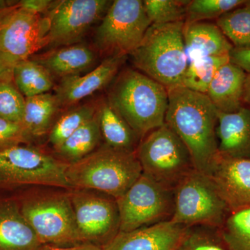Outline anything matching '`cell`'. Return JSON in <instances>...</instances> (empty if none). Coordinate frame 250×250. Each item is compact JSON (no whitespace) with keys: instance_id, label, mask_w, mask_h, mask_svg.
Here are the masks:
<instances>
[{"instance_id":"6da1fadb","label":"cell","mask_w":250,"mask_h":250,"mask_svg":"<svg viewBox=\"0 0 250 250\" xmlns=\"http://www.w3.org/2000/svg\"><path fill=\"white\" fill-rule=\"evenodd\" d=\"M167 92L166 124L187 146L195 170L207 174L218 156V110L206 94L183 86Z\"/></svg>"},{"instance_id":"7a4b0ae2","label":"cell","mask_w":250,"mask_h":250,"mask_svg":"<svg viewBox=\"0 0 250 250\" xmlns=\"http://www.w3.org/2000/svg\"><path fill=\"white\" fill-rule=\"evenodd\" d=\"M106 99L141 139L166 124L168 92L141 72L129 67L120 72Z\"/></svg>"},{"instance_id":"3957f363","label":"cell","mask_w":250,"mask_h":250,"mask_svg":"<svg viewBox=\"0 0 250 250\" xmlns=\"http://www.w3.org/2000/svg\"><path fill=\"white\" fill-rule=\"evenodd\" d=\"M136 152L118 150L105 145L77 162L68 164L70 187L95 190L119 198L142 175Z\"/></svg>"},{"instance_id":"277c9868","label":"cell","mask_w":250,"mask_h":250,"mask_svg":"<svg viewBox=\"0 0 250 250\" xmlns=\"http://www.w3.org/2000/svg\"><path fill=\"white\" fill-rule=\"evenodd\" d=\"M185 22L152 24L131 56L140 72L167 90L182 86L188 62L184 40Z\"/></svg>"},{"instance_id":"5b68a950","label":"cell","mask_w":250,"mask_h":250,"mask_svg":"<svg viewBox=\"0 0 250 250\" xmlns=\"http://www.w3.org/2000/svg\"><path fill=\"white\" fill-rule=\"evenodd\" d=\"M136 152L143 174L173 191L195 170L187 146L166 124L145 136Z\"/></svg>"},{"instance_id":"8992f818","label":"cell","mask_w":250,"mask_h":250,"mask_svg":"<svg viewBox=\"0 0 250 250\" xmlns=\"http://www.w3.org/2000/svg\"><path fill=\"white\" fill-rule=\"evenodd\" d=\"M20 206L43 246L69 247L84 243L69 193L36 194L26 197Z\"/></svg>"},{"instance_id":"52a82bcc","label":"cell","mask_w":250,"mask_h":250,"mask_svg":"<svg viewBox=\"0 0 250 250\" xmlns=\"http://www.w3.org/2000/svg\"><path fill=\"white\" fill-rule=\"evenodd\" d=\"M229 213L212 181L200 171H192L174 189L172 223L220 229Z\"/></svg>"},{"instance_id":"ba28073f","label":"cell","mask_w":250,"mask_h":250,"mask_svg":"<svg viewBox=\"0 0 250 250\" xmlns=\"http://www.w3.org/2000/svg\"><path fill=\"white\" fill-rule=\"evenodd\" d=\"M68 164L40 149L20 145L0 151V187L24 185L71 188Z\"/></svg>"},{"instance_id":"9c48e42d","label":"cell","mask_w":250,"mask_h":250,"mask_svg":"<svg viewBox=\"0 0 250 250\" xmlns=\"http://www.w3.org/2000/svg\"><path fill=\"white\" fill-rule=\"evenodd\" d=\"M151 24L143 1L115 0L95 31V46L108 57H126L139 47Z\"/></svg>"},{"instance_id":"30bf717a","label":"cell","mask_w":250,"mask_h":250,"mask_svg":"<svg viewBox=\"0 0 250 250\" xmlns=\"http://www.w3.org/2000/svg\"><path fill=\"white\" fill-rule=\"evenodd\" d=\"M120 231L169 221L174 211V191L142 174L123 196L116 200Z\"/></svg>"},{"instance_id":"8fae6325","label":"cell","mask_w":250,"mask_h":250,"mask_svg":"<svg viewBox=\"0 0 250 250\" xmlns=\"http://www.w3.org/2000/svg\"><path fill=\"white\" fill-rule=\"evenodd\" d=\"M47 16L31 12L15 3L0 22V54L11 65L30 59L48 45Z\"/></svg>"},{"instance_id":"7c38bea8","label":"cell","mask_w":250,"mask_h":250,"mask_svg":"<svg viewBox=\"0 0 250 250\" xmlns=\"http://www.w3.org/2000/svg\"><path fill=\"white\" fill-rule=\"evenodd\" d=\"M69 195L83 243L103 248L120 232L121 220L114 198L86 189H75Z\"/></svg>"},{"instance_id":"4fadbf2b","label":"cell","mask_w":250,"mask_h":250,"mask_svg":"<svg viewBox=\"0 0 250 250\" xmlns=\"http://www.w3.org/2000/svg\"><path fill=\"white\" fill-rule=\"evenodd\" d=\"M113 1H55L46 15L49 18L48 45L55 47L79 43L90 28L103 20Z\"/></svg>"},{"instance_id":"5bb4252c","label":"cell","mask_w":250,"mask_h":250,"mask_svg":"<svg viewBox=\"0 0 250 250\" xmlns=\"http://www.w3.org/2000/svg\"><path fill=\"white\" fill-rule=\"evenodd\" d=\"M207 175L229 213L250 207V159L218 154Z\"/></svg>"},{"instance_id":"9a60e30c","label":"cell","mask_w":250,"mask_h":250,"mask_svg":"<svg viewBox=\"0 0 250 250\" xmlns=\"http://www.w3.org/2000/svg\"><path fill=\"white\" fill-rule=\"evenodd\" d=\"M126 57H108L84 75H74L60 80L55 96L61 107H69L104 88L119 73Z\"/></svg>"},{"instance_id":"2e32d148","label":"cell","mask_w":250,"mask_h":250,"mask_svg":"<svg viewBox=\"0 0 250 250\" xmlns=\"http://www.w3.org/2000/svg\"><path fill=\"white\" fill-rule=\"evenodd\" d=\"M188 228L169 221L120 231L103 250H177Z\"/></svg>"},{"instance_id":"e0dca14e","label":"cell","mask_w":250,"mask_h":250,"mask_svg":"<svg viewBox=\"0 0 250 250\" xmlns=\"http://www.w3.org/2000/svg\"><path fill=\"white\" fill-rule=\"evenodd\" d=\"M216 137L220 155L250 159V108L244 106L232 113L218 111Z\"/></svg>"},{"instance_id":"ac0fdd59","label":"cell","mask_w":250,"mask_h":250,"mask_svg":"<svg viewBox=\"0 0 250 250\" xmlns=\"http://www.w3.org/2000/svg\"><path fill=\"white\" fill-rule=\"evenodd\" d=\"M42 244L15 200L0 201V250H41Z\"/></svg>"},{"instance_id":"d6986e66","label":"cell","mask_w":250,"mask_h":250,"mask_svg":"<svg viewBox=\"0 0 250 250\" xmlns=\"http://www.w3.org/2000/svg\"><path fill=\"white\" fill-rule=\"evenodd\" d=\"M31 59L45 67L54 79L62 80L88 70L93 66L97 57L88 45L77 43L34 55Z\"/></svg>"},{"instance_id":"ffe728a7","label":"cell","mask_w":250,"mask_h":250,"mask_svg":"<svg viewBox=\"0 0 250 250\" xmlns=\"http://www.w3.org/2000/svg\"><path fill=\"white\" fill-rule=\"evenodd\" d=\"M184 40L188 63L204 57L227 55L233 46L214 23H184Z\"/></svg>"},{"instance_id":"44dd1931","label":"cell","mask_w":250,"mask_h":250,"mask_svg":"<svg viewBox=\"0 0 250 250\" xmlns=\"http://www.w3.org/2000/svg\"><path fill=\"white\" fill-rule=\"evenodd\" d=\"M246 75L230 62L219 69L206 93L218 111L232 113L244 106L243 96Z\"/></svg>"},{"instance_id":"7402d4cb","label":"cell","mask_w":250,"mask_h":250,"mask_svg":"<svg viewBox=\"0 0 250 250\" xmlns=\"http://www.w3.org/2000/svg\"><path fill=\"white\" fill-rule=\"evenodd\" d=\"M98 113L105 145L118 150L136 152L141 138L111 106L107 99L98 104Z\"/></svg>"},{"instance_id":"603a6c76","label":"cell","mask_w":250,"mask_h":250,"mask_svg":"<svg viewBox=\"0 0 250 250\" xmlns=\"http://www.w3.org/2000/svg\"><path fill=\"white\" fill-rule=\"evenodd\" d=\"M60 108L57 97L51 93L26 98L22 125L31 139L44 136L52 129Z\"/></svg>"},{"instance_id":"cb8c5ba5","label":"cell","mask_w":250,"mask_h":250,"mask_svg":"<svg viewBox=\"0 0 250 250\" xmlns=\"http://www.w3.org/2000/svg\"><path fill=\"white\" fill-rule=\"evenodd\" d=\"M102 137L97 111L93 118L82 125L56 151L69 164H72L93 152Z\"/></svg>"},{"instance_id":"d4e9b609","label":"cell","mask_w":250,"mask_h":250,"mask_svg":"<svg viewBox=\"0 0 250 250\" xmlns=\"http://www.w3.org/2000/svg\"><path fill=\"white\" fill-rule=\"evenodd\" d=\"M16 88L26 98L47 93L54 87V79L47 70L33 59L18 62L13 70Z\"/></svg>"},{"instance_id":"484cf974","label":"cell","mask_w":250,"mask_h":250,"mask_svg":"<svg viewBox=\"0 0 250 250\" xmlns=\"http://www.w3.org/2000/svg\"><path fill=\"white\" fill-rule=\"evenodd\" d=\"M98 104L87 103L70 108L56 121L49 131V143L57 150L82 125L93 118Z\"/></svg>"},{"instance_id":"4316f807","label":"cell","mask_w":250,"mask_h":250,"mask_svg":"<svg viewBox=\"0 0 250 250\" xmlns=\"http://www.w3.org/2000/svg\"><path fill=\"white\" fill-rule=\"evenodd\" d=\"M229 62V54L204 57L192 61L188 65L182 86L198 93H207L216 72Z\"/></svg>"},{"instance_id":"83f0119b","label":"cell","mask_w":250,"mask_h":250,"mask_svg":"<svg viewBox=\"0 0 250 250\" xmlns=\"http://www.w3.org/2000/svg\"><path fill=\"white\" fill-rule=\"evenodd\" d=\"M216 24L233 47L250 46V1L223 15Z\"/></svg>"},{"instance_id":"f1b7e54d","label":"cell","mask_w":250,"mask_h":250,"mask_svg":"<svg viewBox=\"0 0 250 250\" xmlns=\"http://www.w3.org/2000/svg\"><path fill=\"white\" fill-rule=\"evenodd\" d=\"M219 231L228 250H250V207L229 213Z\"/></svg>"},{"instance_id":"f546056e","label":"cell","mask_w":250,"mask_h":250,"mask_svg":"<svg viewBox=\"0 0 250 250\" xmlns=\"http://www.w3.org/2000/svg\"><path fill=\"white\" fill-rule=\"evenodd\" d=\"M183 0H145V11L152 24L185 22L188 5Z\"/></svg>"},{"instance_id":"4dcf8cb0","label":"cell","mask_w":250,"mask_h":250,"mask_svg":"<svg viewBox=\"0 0 250 250\" xmlns=\"http://www.w3.org/2000/svg\"><path fill=\"white\" fill-rule=\"evenodd\" d=\"M244 0H192L187 6L185 22H204L218 19L223 15L239 7Z\"/></svg>"},{"instance_id":"1f68e13d","label":"cell","mask_w":250,"mask_h":250,"mask_svg":"<svg viewBox=\"0 0 250 250\" xmlns=\"http://www.w3.org/2000/svg\"><path fill=\"white\" fill-rule=\"evenodd\" d=\"M177 250H228L219 229L198 226L188 228Z\"/></svg>"},{"instance_id":"d6a6232c","label":"cell","mask_w":250,"mask_h":250,"mask_svg":"<svg viewBox=\"0 0 250 250\" xmlns=\"http://www.w3.org/2000/svg\"><path fill=\"white\" fill-rule=\"evenodd\" d=\"M25 100L11 80H0V118L22 123Z\"/></svg>"},{"instance_id":"836d02e7","label":"cell","mask_w":250,"mask_h":250,"mask_svg":"<svg viewBox=\"0 0 250 250\" xmlns=\"http://www.w3.org/2000/svg\"><path fill=\"white\" fill-rule=\"evenodd\" d=\"M22 123H13L0 118V151L30 141Z\"/></svg>"},{"instance_id":"e575fe53","label":"cell","mask_w":250,"mask_h":250,"mask_svg":"<svg viewBox=\"0 0 250 250\" xmlns=\"http://www.w3.org/2000/svg\"><path fill=\"white\" fill-rule=\"evenodd\" d=\"M229 56L230 62L240 67L246 74L250 73V46L233 47Z\"/></svg>"},{"instance_id":"d590c367","label":"cell","mask_w":250,"mask_h":250,"mask_svg":"<svg viewBox=\"0 0 250 250\" xmlns=\"http://www.w3.org/2000/svg\"><path fill=\"white\" fill-rule=\"evenodd\" d=\"M55 2L50 0H22L18 1V6L31 12L46 16Z\"/></svg>"},{"instance_id":"8d00e7d4","label":"cell","mask_w":250,"mask_h":250,"mask_svg":"<svg viewBox=\"0 0 250 250\" xmlns=\"http://www.w3.org/2000/svg\"><path fill=\"white\" fill-rule=\"evenodd\" d=\"M41 250H103L102 247L89 243H81L76 246L69 247H58L53 246H42Z\"/></svg>"},{"instance_id":"74e56055","label":"cell","mask_w":250,"mask_h":250,"mask_svg":"<svg viewBox=\"0 0 250 250\" xmlns=\"http://www.w3.org/2000/svg\"><path fill=\"white\" fill-rule=\"evenodd\" d=\"M14 67L0 54V80H12Z\"/></svg>"},{"instance_id":"f35d334b","label":"cell","mask_w":250,"mask_h":250,"mask_svg":"<svg viewBox=\"0 0 250 250\" xmlns=\"http://www.w3.org/2000/svg\"><path fill=\"white\" fill-rule=\"evenodd\" d=\"M243 105H248L250 108V73L247 74L245 81L244 90L243 96Z\"/></svg>"},{"instance_id":"ab89813d","label":"cell","mask_w":250,"mask_h":250,"mask_svg":"<svg viewBox=\"0 0 250 250\" xmlns=\"http://www.w3.org/2000/svg\"><path fill=\"white\" fill-rule=\"evenodd\" d=\"M14 4H11L10 1L0 0V11L8 9V8L11 7V6H12Z\"/></svg>"},{"instance_id":"60d3db41","label":"cell","mask_w":250,"mask_h":250,"mask_svg":"<svg viewBox=\"0 0 250 250\" xmlns=\"http://www.w3.org/2000/svg\"><path fill=\"white\" fill-rule=\"evenodd\" d=\"M14 4L12 6H11V7L8 8V9L2 10V11H0V22H1V21H2V19L4 18V16L9 12L10 10L12 9V7L14 6Z\"/></svg>"}]
</instances>
